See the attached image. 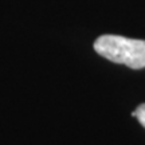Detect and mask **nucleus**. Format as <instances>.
Segmentation results:
<instances>
[{
	"instance_id": "2",
	"label": "nucleus",
	"mask_w": 145,
	"mask_h": 145,
	"mask_svg": "<svg viewBox=\"0 0 145 145\" xmlns=\"http://www.w3.org/2000/svg\"><path fill=\"white\" fill-rule=\"evenodd\" d=\"M132 116L138 120V122L145 128V104H141L140 106L132 113Z\"/></svg>"
},
{
	"instance_id": "1",
	"label": "nucleus",
	"mask_w": 145,
	"mask_h": 145,
	"mask_svg": "<svg viewBox=\"0 0 145 145\" xmlns=\"http://www.w3.org/2000/svg\"><path fill=\"white\" fill-rule=\"evenodd\" d=\"M94 50L101 57L130 69L145 67V40L120 35H102L94 42Z\"/></svg>"
}]
</instances>
